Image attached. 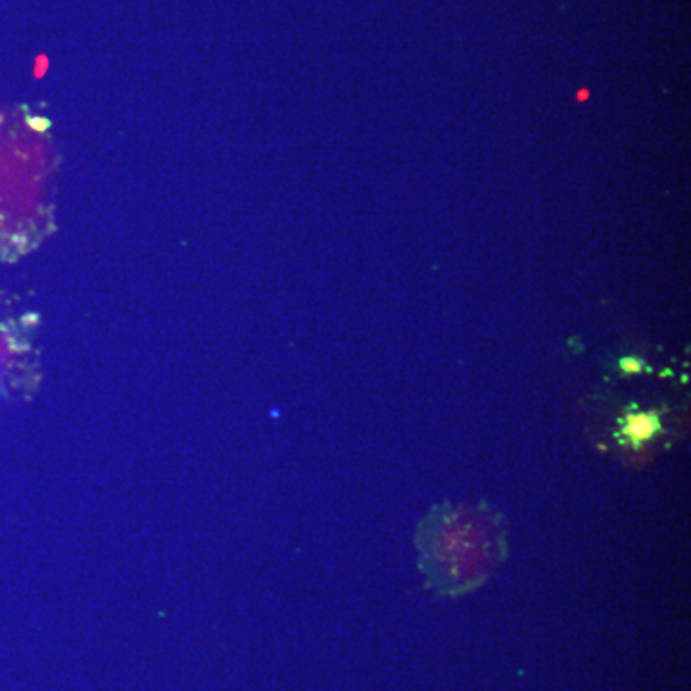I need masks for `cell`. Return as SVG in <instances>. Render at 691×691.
I'll use <instances>...</instances> for the list:
<instances>
[{"label":"cell","mask_w":691,"mask_h":691,"mask_svg":"<svg viewBox=\"0 0 691 691\" xmlns=\"http://www.w3.org/2000/svg\"><path fill=\"white\" fill-rule=\"evenodd\" d=\"M584 98H588V92H580L578 94V100H584Z\"/></svg>","instance_id":"3957f363"},{"label":"cell","mask_w":691,"mask_h":691,"mask_svg":"<svg viewBox=\"0 0 691 691\" xmlns=\"http://www.w3.org/2000/svg\"><path fill=\"white\" fill-rule=\"evenodd\" d=\"M422 566L440 591H461L486 578L503 555V530L482 509L434 513L419 536Z\"/></svg>","instance_id":"6da1fadb"},{"label":"cell","mask_w":691,"mask_h":691,"mask_svg":"<svg viewBox=\"0 0 691 691\" xmlns=\"http://www.w3.org/2000/svg\"><path fill=\"white\" fill-rule=\"evenodd\" d=\"M620 369L624 373H637V371H641V361L636 358H624L620 361Z\"/></svg>","instance_id":"7a4b0ae2"}]
</instances>
